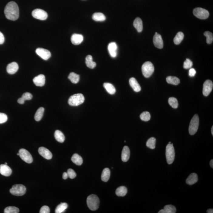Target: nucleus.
Wrapping results in <instances>:
<instances>
[{"label": "nucleus", "mask_w": 213, "mask_h": 213, "mask_svg": "<svg viewBox=\"0 0 213 213\" xmlns=\"http://www.w3.org/2000/svg\"><path fill=\"white\" fill-rule=\"evenodd\" d=\"M4 12L8 19L16 20L19 17V8L18 5L14 1L9 2L6 5Z\"/></svg>", "instance_id": "f257e3e1"}, {"label": "nucleus", "mask_w": 213, "mask_h": 213, "mask_svg": "<svg viewBox=\"0 0 213 213\" xmlns=\"http://www.w3.org/2000/svg\"><path fill=\"white\" fill-rule=\"evenodd\" d=\"M87 205L89 208L93 211L98 210L100 206V200L97 196L91 194L87 197Z\"/></svg>", "instance_id": "f03ea898"}, {"label": "nucleus", "mask_w": 213, "mask_h": 213, "mask_svg": "<svg viewBox=\"0 0 213 213\" xmlns=\"http://www.w3.org/2000/svg\"><path fill=\"white\" fill-rule=\"evenodd\" d=\"M85 100V97L82 94H75L69 97L68 103L71 106H77L82 104Z\"/></svg>", "instance_id": "7ed1b4c3"}, {"label": "nucleus", "mask_w": 213, "mask_h": 213, "mask_svg": "<svg viewBox=\"0 0 213 213\" xmlns=\"http://www.w3.org/2000/svg\"><path fill=\"white\" fill-rule=\"evenodd\" d=\"M154 68L153 64L150 62L147 61L143 64L142 66V73L144 77L148 78L153 74Z\"/></svg>", "instance_id": "20e7f679"}, {"label": "nucleus", "mask_w": 213, "mask_h": 213, "mask_svg": "<svg viewBox=\"0 0 213 213\" xmlns=\"http://www.w3.org/2000/svg\"><path fill=\"white\" fill-rule=\"evenodd\" d=\"M166 157L167 163L169 164H171L174 160L175 150L173 144H168L166 148Z\"/></svg>", "instance_id": "39448f33"}, {"label": "nucleus", "mask_w": 213, "mask_h": 213, "mask_svg": "<svg viewBox=\"0 0 213 213\" xmlns=\"http://www.w3.org/2000/svg\"><path fill=\"white\" fill-rule=\"evenodd\" d=\"M199 120L198 115L195 114L191 120L189 127V132L191 135H194L197 132L199 126Z\"/></svg>", "instance_id": "423d86ee"}, {"label": "nucleus", "mask_w": 213, "mask_h": 213, "mask_svg": "<svg viewBox=\"0 0 213 213\" xmlns=\"http://www.w3.org/2000/svg\"><path fill=\"white\" fill-rule=\"evenodd\" d=\"M10 193L13 195L16 196H21L25 194L26 188L22 184H15L13 185L10 190Z\"/></svg>", "instance_id": "0eeeda50"}, {"label": "nucleus", "mask_w": 213, "mask_h": 213, "mask_svg": "<svg viewBox=\"0 0 213 213\" xmlns=\"http://www.w3.org/2000/svg\"><path fill=\"white\" fill-rule=\"evenodd\" d=\"M193 13L196 17L201 19H207L209 16L208 11L201 8H195L193 10Z\"/></svg>", "instance_id": "6e6552de"}, {"label": "nucleus", "mask_w": 213, "mask_h": 213, "mask_svg": "<svg viewBox=\"0 0 213 213\" xmlns=\"http://www.w3.org/2000/svg\"><path fill=\"white\" fill-rule=\"evenodd\" d=\"M19 156L23 161L28 163L31 164L32 162L33 158L31 154L26 149L22 148L19 151Z\"/></svg>", "instance_id": "1a4fd4ad"}, {"label": "nucleus", "mask_w": 213, "mask_h": 213, "mask_svg": "<svg viewBox=\"0 0 213 213\" xmlns=\"http://www.w3.org/2000/svg\"><path fill=\"white\" fill-rule=\"evenodd\" d=\"M32 14L34 18L40 20H45L47 19L48 17L46 12L40 9H36L34 10Z\"/></svg>", "instance_id": "9d476101"}, {"label": "nucleus", "mask_w": 213, "mask_h": 213, "mask_svg": "<svg viewBox=\"0 0 213 213\" xmlns=\"http://www.w3.org/2000/svg\"><path fill=\"white\" fill-rule=\"evenodd\" d=\"M213 84L212 81L210 80H206L203 84V94L205 96H207L212 90Z\"/></svg>", "instance_id": "9b49d317"}, {"label": "nucleus", "mask_w": 213, "mask_h": 213, "mask_svg": "<svg viewBox=\"0 0 213 213\" xmlns=\"http://www.w3.org/2000/svg\"><path fill=\"white\" fill-rule=\"evenodd\" d=\"M36 53L44 60H47L50 58L51 53L48 50L42 48H38L36 51Z\"/></svg>", "instance_id": "f8f14e48"}, {"label": "nucleus", "mask_w": 213, "mask_h": 213, "mask_svg": "<svg viewBox=\"0 0 213 213\" xmlns=\"http://www.w3.org/2000/svg\"><path fill=\"white\" fill-rule=\"evenodd\" d=\"M153 43L155 46L157 48L162 49L164 47V42L161 35L157 32L155 33L154 36Z\"/></svg>", "instance_id": "ddd939ff"}, {"label": "nucleus", "mask_w": 213, "mask_h": 213, "mask_svg": "<svg viewBox=\"0 0 213 213\" xmlns=\"http://www.w3.org/2000/svg\"><path fill=\"white\" fill-rule=\"evenodd\" d=\"M39 152L42 156L47 160H51L52 158V154L50 151L45 147H40L39 149Z\"/></svg>", "instance_id": "4468645a"}, {"label": "nucleus", "mask_w": 213, "mask_h": 213, "mask_svg": "<svg viewBox=\"0 0 213 213\" xmlns=\"http://www.w3.org/2000/svg\"><path fill=\"white\" fill-rule=\"evenodd\" d=\"M33 81L36 86H44L46 82L45 76L43 74H40L33 79Z\"/></svg>", "instance_id": "2eb2a0df"}, {"label": "nucleus", "mask_w": 213, "mask_h": 213, "mask_svg": "<svg viewBox=\"0 0 213 213\" xmlns=\"http://www.w3.org/2000/svg\"><path fill=\"white\" fill-rule=\"evenodd\" d=\"M117 46L115 42L110 43L108 46V50L110 56L113 58L116 57L117 55Z\"/></svg>", "instance_id": "dca6fc26"}, {"label": "nucleus", "mask_w": 213, "mask_h": 213, "mask_svg": "<svg viewBox=\"0 0 213 213\" xmlns=\"http://www.w3.org/2000/svg\"><path fill=\"white\" fill-rule=\"evenodd\" d=\"M12 171L11 168L7 165L2 164L0 165V173L5 177H9L11 174Z\"/></svg>", "instance_id": "f3484780"}, {"label": "nucleus", "mask_w": 213, "mask_h": 213, "mask_svg": "<svg viewBox=\"0 0 213 213\" xmlns=\"http://www.w3.org/2000/svg\"><path fill=\"white\" fill-rule=\"evenodd\" d=\"M83 39V36L82 35L74 34L71 37V41L74 45H78L82 42Z\"/></svg>", "instance_id": "a211bd4d"}, {"label": "nucleus", "mask_w": 213, "mask_h": 213, "mask_svg": "<svg viewBox=\"0 0 213 213\" xmlns=\"http://www.w3.org/2000/svg\"><path fill=\"white\" fill-rule=\"evenodd\" d=\"M19 66L18 64L15 62H12L8 64L6 70L9 74H14L18 71Z\"/></svg>", "instance_id": "6ab92c4d"}, {"label": "nucleus", "mask_w": 213, "mask_h": 213, "mask_svg": "<svg viewBox=\"0 0 213 213\" xmlns=\"http://www.w3.org/2000/svg\"><path fill=\"white\" fill-rule=\"evenodd\" d=\"M129 83L134 91L139 92L141 90V87L136 79L134 77H131L130 79Z\"/></svg>", "instance_id": "aec40b11"}, {"label": "nucleus", "mask_w": 213, "mask_h": 213, "mask_svg": "<svg viewBox=\"0 0 213 213\" xmlns=\"http://www.w3.org/2000/svg\"><path fill=\"white\" fill-rule=\"evenodd\" d=\"M130 155L129 148L127 146L123 147L122 152V160L123 162L128 161L130 158Z\"/></svg>", "instance_id": "412c9836"}, {"label": "nucleus", "mask_w": 213, "mask_h": 213, "mask_svg": "<svg viewBox=\"0 0 213 213\" xmlns=\"http://www.w3.org/2000/svg\"><path fill=\"white\" fill-rule=\"evenodd\" d=\"M198 176L197 174L192 173L188 177L186 180V183L189 185H192L198 181Z\"/></svg>", "instance_id": "4be33fe9"}, {"label": "nucleus", "mask_w": 213, "mask_h": 213, "mask_svg": "<svg viewBox=\"0 0 213 213\" xmlns=\"http://www.w3.org/2000/svg\"><path fill=\"white\" fill-rule=\"evenodd\" d=\"M177 211L176 208L172 205H166L164 209L160 210L159 213H175Z\"/></svg>", "instance_id": "5701e85b"}, {"label": "nucleus", "mask_w": 213, "mask_h": 213, "mask_svg": "<svg viewBox=\"0 0 213 213\" xmlns=\"http://www.w3.org/2000/svg\"><path fill=\"white\" fill-rule=\"evenodd\" d=\"M134 26L139 32H141L143 30V22L139 18H136L134 22Z\"/></svg>", "instance_id": "b1692460"}, {"label": "nucleus", "mask_w": 213, "mask_h": 213, "mask_svg": "<svg viewBox=\"0 0 213 213\" xmlns=\"http://www.w3.org/2000/svg\"><path fill=\"white\" fill-rule=\"evenodd\" d=\"M85 63H86V66L91 69H93L96 66V63L93 61V57L91 55H89L87 56L85 60Z\"/></svg>", "instance_id": "393cba45"}, {"label": "nucleus", "mask_w": 213, "mask_h": 213, "mask_svg": "<svg viewBox=\"0 0 213 213\" xmlns=\"http://www.w3.org/2000/svg\"><path fill=\"white\" fill-rule=\"evenodd\" d=\"M93 19L96 22H103L106 20V17L102 13H95L93 14Z\"/></svg>", "instance_id": "a878e982"}, {"label": "nucleus", "mask_w": 213, "mask_h": 213, "mask_svg": "<svg viewBox=\"0 0 213 213\" xmlns=\"http://www.w3.org/2000/svg\"><path fill=\"white\" fill-rule=\"evenodd\" d=\"M55 137L56 140L59 143H63L65 140V136L64 134L59 130H56L55 133Z\"/></svg>", "instance_id": "bb28decb"}, {"label": "nucleus", "mask_w": 213, "mask_h": 213, "mask_svg": "<svg viewBox=\"0 0 213 213\" xmlns=\"http://www.w3.org/2000/svg\"><path fill=\"white\" fill-rule=\"evenodd\" d=\"M71 160L74 164L77 165H82L83 162L82 158L79 155L75 154L72 156Z\"/></svg>", "instance_id": "cd10ccee"}, {"label": "nucleus", "mask_w": 213, "mask_h": 213, "mask_svg": "<svg viewBox=\"0 0 213 213\" xmlns=\"http://www.w3.org/2000/svg\"><path fill=\"white\" fill-rule=\"evenodd\" d=\"M110 177V171L109 168H106L103 171L101 178L102 181L106 182L109 181Z\"/></svg>", "instance_id": "c85d7f7f"}, {"label": "nucleus", "mask_w": 213, "mask_h": 213, "mask_svg": "<svg viewBox=\"0 0 213 213\" xmlns=\"http://www.w3.org/2000/svg\"><path fill=\"white\" fill-rule=\"evenodd\" d=\"M103 86L106 91L110 94H114L116 93V89L113 85L110 83H104Z\"/></svg>", "instance_id": "c756f323"}, {"label": "nucleus", "mask_w": 213, "mask_h": 213, "mask_svg": "<svg viewBox=\"0 0 213 213\" xmlns=\"http://www.w3.org/2000/svg\"><path fill=\"white\" fill-rule=\"evenodd\" d=\"M167 83L171 85H177L180 83V80L179 78L174 76H168L167 77Z\"/></svg>", "instance_id": "7c9ffc66"}, {"label": "nucleus", "mask_w": 213, "mask_h": 213, "mask_svg": "<svg viewBox=\"0 0 213 213\" xmlns=\"http://www.w3.org/2000/svg\"><path fill=\"white\" fill-rule=\"evenodd\" d=\"M68 205L65 202L61 203L60 205H58L55 210L56 213H62L64 212L68 208Z\"/></svg>", "instance_id": "2f4dec72"}, {"label": "nucleus", "mask_w": 213, "mask_h": 213, "mask_svg": "<svg viewBox=\"0 0 213 213\" xmlns=\"http://www.w3.org/2000/svg\"><path fill=\"white\" fill-rule=\"evenodd\" d=\"M127 188L124 186H120L118 188L116 191V194L118 196L123 197L127 193Z\"/></svg>", "instance_id": "473e14b6"}, {"label": "nucleus", "mask_w": 213, "mask_h": 213, "mask_svg": "<svg viewBox=\"0 0 213 213\" xmlns=\"http://www.w3.org/2000/svg\"><path fill=\"white\" fill-rule=\"evenodd\" d=\"M44 111V108L41 107L37 110L35 116V119L36 121H39L42 118Z\"/></svg>", "instance_id": "72a5a7b5"}, {"label": "nucleus", "mask_w": 213, "mask_h": 213, "mask_svg": "<svg viewBox=\"0 0 213 213\" xmlns=\"http://www.w3.org/2000/svg\"><path fill=\"white\" fill-rule=\"evenodd\" d=\"M68 78L72 83L76 84L79 81L80 76L74 72H72L69 74Z\"/></svg>", "instance_id": "f704fd0d"}, {"label": "nucleus", "mask_w": 213, "mask_h": 213, "mask_svg": "<svg viewBox=\"0 0 213 213\" xmlns=\"http://www.w3.org/2000/svg\"><path fill=\"white\" fill-rule=\"evenodd\" d=\"M184 38V34L183 33L179 32H178L174 39V42L176 45L180 44L182 42Z\"/></svg>", "instance_id": "c9c22d12"}, {"label": "nucleus", "mask_w": 213, "mask_h": 213, "mask_svg": "<svg viewBox=\"0 0 213 213\" xmlns=\"http://www.w3.org/2000/svg\"><path fill=\"white\" fill-rule=\"evenodd\" d=\"M156 139L154 137H151L148 139L146 143L147 147L152 149H154L156 147Z\"/></svg>", "instance_id": "e433bc0d"}, {"label": "nucleus", "mask_w": 213, "mask_h": 213, "mask_svg": "<svg viewBox=\"0 0 213 213\" xmlns=\"http://www.w3.org/2000/svg\"><path fill=\"white\" fill-rule=\"evenodd\" d=\"M169 104L174 109H177L178 106V102L177 98L174 97H171L168 100Z\"/></svg>", "instance_id": "4c0bfd02"}, {"label": "nucleus", "mask_w": 213, "mask_h": 213, "mask_svg": "<svg viewBox=\"0 0 213 213\" xmlns=\"http://www.w3.org/2000/svg\"><path fill=\"white\" fill-rule=\"evenodd\" d=\"M19 211V208L15 206H8L4 210V213H18Z\"/></svg>", "instance_id": "58836bf2"}, {"label": "nucleus", "mask_w": 213, "mask_h": 213, "mask_svg": "<svg viewBox=\"0 0 213 213\" xmlns=\"http://www.w3.org/2000/svg\"><path fill=\"white\" fill-rule=\"evenodd\" d=\"M204 35L206 38V42L208 44H211L213 41V35L212 33L209 31H206Z\"/></svg>", "instance_id": "ea45409f"}, {"label": "nucleus", "mask_w": 213, "mask_h": 213, "mask_svg": "<svg viewBox=\"0 0 213 213\" xmlns=\"http://www.w3.org/2000/svg\"><path fill=\"white\" fill-rule=\"evenodd\" d=\"M150 114L148 112H144L140 115V119L144 121H148L150 119Z\"/></svg>", "instance_id": "a19ab883"}, {"label": "nucleus", "mask_w": 213, "mask_h": 213, "mask_svg": "<svg viewBox=\"0 0 213 213\" xmlns=\"http://www.w3.org/2000/svg\"><path fill=\"white\" fill-rule=\"evenodd\" d=\"M192 62L188 59H187L184 63L183 67L184 69H188L191 68L193 66Z\"/></svg>", "instance_id": "79ce46f5"}, {"label": "nucleus", "mask_w": 213, "mask_h": 213, "mask_svg": "<svg viewBox=\"0 0 213 213\" xmlns=\"http://www.w3.org/2000/svg\"><path fill=\"white\" fill-rule=\"evenodd\" d=\"M32 95L30 93H24L22 95V98L25 101L30 100L32 99Z\"/></svg>", "instance_id": "37998d69"}, {"label": "nucleus", "mask_w": 213, "mask_h": 213, "mask_svg": "<svg viewBox=\"0 0 213 213\" xmlns=\"http://www.w3.org/2000/svg\"><path fill=\"white\" fill-rule=\"evenodd\" d=\"M7 120V116L5 113H0V124L5 123Z\"/></svg>", "instance_id": "c03bdc74"}, {"label": "nucleus", "mask_w": 213, "mask_h": 213, "mask_svg": "<svg viewBox=\"0 0 213 213\" xmlns=\"http://www.w3.org/2000/svg\"><path fill=\"white\" fill-rule=\"evenodd\" d=\"M67 173H68V177L71 179L74 178L76 177V174L73 169H68Z\"/></svg>", "instance_id": "a18cd8bd"}, {"label": "nucleus", "mask_w": 213, "mask_h": 213, "mask_svg": "<svg viewBox=\"0 0 213 213\" xmlns=\"http://www.w3.org/2000/svg\"><path fill=\"white\" fill-rule=\"evenodd\" d=\"M50 209L48 206H43L40 209L39 213H49Z\"/></svg>", "instance_id": "49530a36"}, {"label": "nucleus", "mask_w": 213, "mask_h": 213, "mask_svg": "<svg viewBox=\"0 0 213 213\" xmlns=\"http://www.w3.org/2000/svg\"><path fill=\"white\" fill-rule=\"evenodd\" d=\"M196 73V71L195 70L194 68H191L189 69V76L191 77H193L195 76Z\"/></svg>", "instance_id": "de8ad7c7"}, {"label": "nucleus", "mask_w": 213, "mask_h": 213, "mask_svg": "<svg viewBox=\"0 0 213 213\" xmlns=\"http://www.w3.org/2000/svg\"><path fill=\"white\" fill-rule=\"evenodd\" d=\"M5 37L2 32H0V44H3L5 42Z\"/></svg>", "instance_id": "09e8293b"}, {"label": "nucleus", "mask_w": 213, "mask_h": 213, "mask_svg": "<svg viewBox=\"0 0 213 213\" xmlns=\"http://www.w3.org/2000/svg\"><path fill=\"white\" fill-rule=\"evenodd\" d=\"M25 100L23 99V98L21 97V98L18 99V102L21 104H23L24 103Z\"/></svg>", "instance_id": "8fccbe9b"}, {"label": "nucleus", "mask_w": 213, "mask_h": 213, "mask_svg": "<svg viewBox=\"0 0 213 213\" xmlns=\"http://www.w3.org/2000/svg\"><path fill=\"white\" fill-rule=\"evenodd\" d=\"M68 173H66V172H65V173H63V179L66 180L67 178H68Z\"/></svg>", "instance_id": "3c124183"}, {"label": "nucleus", "mask_w": 213, "mask_h": 213, "mask_svg": "<svg viewBox=\"0 0 213 213\" xmlns=\"http://www.w3.org/2000/svg\"><path fill=\"white\" fill-rule=\"evenodd\" d=\"M207 213H213V209H209L207 210Z\"/></svg>", "instance_id": "603ef678"}, {"label": "nucleus", "mask_w": 213, "mask_h": 213, "mask_svg": "<svg viewBox=\"0 0 213 213\" xmlns=\"http://www.w3.org/2000/svg\"><path fill=\"white\" fill-rule=\"evenodd\" d=\"M210 167H211V168H213V160H211V161H210Z\"/></svg>", "instance_id": "864d4df0"}, {"label": "nucleus", "mask_w": 213, "mask_h": 213, "mask_svg": "<svg viewBox=\"0 0 213 213\" xmlns=\"http://www.w3.org/2000/svg\"><path fill=\"white\" fill-rule=\"evenodd\" d=\"M211 134H212V135H213V126H212V127H211Z\"/></svg>", "instance_id": "5fc2aeb1"}, {"label": "nucleus", "mask_w": 213, "mask_h": 213, "mask_svg": "<svg viewBox=\"0 0 213 213\" xmlns=\"http://www.w3.org/2000/svg\"><path fill=\"white\" fill-rule=\"evenodd\" d=\"M171 142H169V144H171Z\"/></svg>", "instance_id": "6e6d98bb"}, {"label": "nucleus", "mask_w": 213, "mask_h": 213, "mask_svg": "<svg viewBox=\"0 0 213 213\" xmlns=\"http://www.w3.org/2000/svg\"><path fill=\"white\" fill-rule=\"evenodd\" d=\"M5 165H7V163H5Z\"/></svg>", "instance_id": "4d7b16f0"}]
</instances>
